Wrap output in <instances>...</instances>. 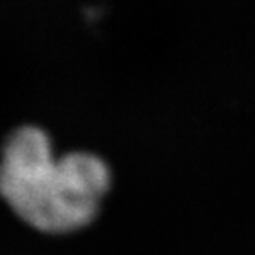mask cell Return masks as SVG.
Here are the masks:
<instances>
[{"mask_svg":"<svg viewBox=\"0 0 255 255\" xmlns=\"http://www.w3.org/2000/svg\"><path fill=\"white\" fill-rule=\"evenodd\" d=\"M110 183L100 156L69 152L55 161L50 138L36 126L14 129L2 147L0 197L25 223L48 234L89 225Z\"/></svg>","mask_w":255,"mask_h":255,"instance_id":"cell-1","label":"cell"}]
</instances>
